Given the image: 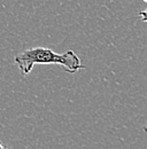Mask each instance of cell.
Returning a JSON list of instances; mask_svg holds the SVG:
<instances>
[{"label": "cell", "instance_id": "6da1fadb", "mask_svg": "<svg viewBox=\"0 0 147 149\" xmlns=\"http://www.w3.org/2000/svg\"><path fill=\"white\" fill-rule=\"evenodd\" d=\"M22 74H28L36 64H59L67 72L75 74L83 68L79 56L73 51L63 54L55 53L47 47H35L27 49L14 57Z\"/></svg>", "mask_w": 147, "mask_h": 149}, {"label": "cell", "instance_id": "7a4b0ae2", "mask_svg": "<svg viewBox=\"0 0 147 149\" xmlns=\"http://www.w3.org/2000/svg\"><path fill=\"white\" fill-rule=\"evenodd\" d=\"M138 16H139V19H141L143 22H147V8L144 9V10H141V12H139Z\"/></svg>", "mask_w": 147, "mask_h": 149}, {"label": "cell", "instance_id": "3957f363", "mask_svg": "<svg viewBox=\"0 0 147 149\" xmlns=\"http://www.w3.org/2000/svg\"><path fill=\"white\" fill-rule=\"evenodd\" d=\"M5 148H6V146H5V145H2V143L0 142V149H5Z\"/></svg>", "mask_w": 147, "mask_h": 149}, {"label": "cell", "instance_id": "277c9868", "mask_svg": "<svg viewBox=\"0 0 147 149\" xmlns=\"http://www.w3.org/2000/svg\"><path fill=\"white\" fill-rule=\"evenodd\" d=\"M144 132H146V133H147V124L144 126Z\"/></svg>", "mask_w": 147, "mask_h": 149}, {"label": "cell", "instance_id": "5b68a950", "mask_svg": "<svg viewBox=\"0 0 147 149\" xmlns=\"http://www.w3.org/2000/svg\"><path fill=\"white\" fill-rule=\"evenodd\" d=\"M144 1H145V2H147V0H144Z\"/></svg>", "mask_w": 147, "mask_h": 149}]
</instances>
